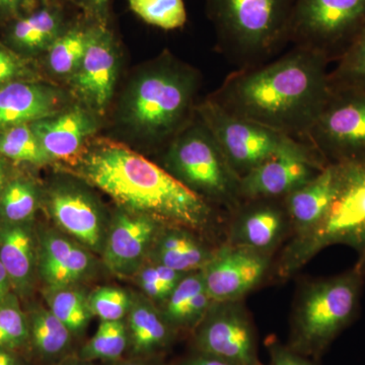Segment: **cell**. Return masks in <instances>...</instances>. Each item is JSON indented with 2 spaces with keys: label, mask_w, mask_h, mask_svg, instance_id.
Returning a JSON list of instances; mask_svg holds the SVG:
<instances>
[{
  "label": "cell",
  "mask_w": 365,
  "mask_h": 365,
  "mask_svg": "<svg viewBox=\"0 0 365 365\" xmlns=\"http://www.w3.org/2000/svg\"><path fill=\"white\" fill-rule=\"evenodd\" d=\"M330 63L292 46L280 56L230 73L210 96L235 116L306 143L329 95Z\"/></svg>",
  "instance_id": "6da1fadb"
},
{
  "label": "cell",
  "mask_w": 365,
  "mask_h": 365,
  "mask_svg": "<svg viewBox=\"0 0 365 365\" xmlns=\"http://www.w3.org/2000/svg\"><path fill=\"white\" fill-rule=\"evenodd\" d=\"M76 174L129 212L200 235L222 228L220 209L123 144L102 141L91 146L78 158Z\"/></svg>",
  "instance_id": "7a4b0ae2"
},
{
  "label": "cell",
  "mask_w": 365,
  "mask_h": 365,
  "mask_svg": "<svg viewBox=\"0 0 365 365\" xmlns=\"http://www.w3.org/2000/svg\"><path fill=\"white\" fill-rule=\"evenodd\" d=\"M198 72L170 54L163 55L132 81L121 119L139 137L168 145L196 115Z\"/></svg>",
  "instance_id": "3957f363"
},
{
  "label": "cell",
  "mask_w": 365,
  "mask_h": 365,
  "mask_svg": "<svg viewBox=\"0 0 365 365\" xmlns=\"http://www.w3.org/2000/svg\"><path fill=\"white\" fill-rule=\"evenodd\" d=\"M294 0H206L217 48L237 69L265 63L289 44Z\"/></svg>",
  "instance_id": "277c9868"
},
{
  "label": "cell",
  "mask_w": 365,
  "mask_h": 365,
  "mask_svg": "<svg viewBox=\"0 0 365 365\" xmlns=\"http://www.w3.org/2000/svg\"><path fill=\"white\" fill-rule=\"evenodd\" d=\"M365 283V262L333 277L307 283L297 294L288 347L318 359L356 319Z\"/></svg>",
  "instance_id": "5b68a950"
},
{
  "label": "cell",
  "mask_w": 365,
  "mask_h": 365,
  "mask_svg": "<svg viewBox=\"0 0 365 365\" xmlns=\"http://www.w3.org/2000/svg\"><path fill=\"white\" fill-rule=\"evenodd\" d=\"M339 165L337 188L328 210L314 227L290 237L276 265L277 276L287 279L322 250L344 245L365 262V163Z\"/></svg>",
  "instance_id": "8992f818"
},
{
  "label": "cell",
  "mask_w": 365,
  "mask_h": 365,
  "mask_svg": "<svg viewBox=\"0 0 365 365\" xmlns=\"http://www.w3.org/2000/svg\"><path fill=\"white\" fill-rule=\"evenodd\" d=\"M163 169L227 215L241 205V178L198 115L163 151Z\"/></svg>",
  "instance_id": "52a82bcc"
},
{
  "label": "cell",
  "mask_w": 365,
  "mask_h": 365,
  "mask_svg": "<svg viewBox=\"0 0 365 365\" xmlns=\"http://www.w3.org/2000/svg\"><path fill=\"white\" fill-rule=\"evenodd\" d=\"M365 26V0H294L289 44L334 63Z\"/></svg>",
  "instance_id": "ba28073f"
},
{
  "label": "cell",
  "mask_w": 365,
  "mask_h": 365,
  "mask_svg": "<svg viewBox=\"0 0 365 365\" xmlns=\"http://www.w3.org/2000/svg\"><path fill=\"white\" fill-rule=\"evenodd\" d=\"M196 113L240 178L276 155L304 143L263 125L235 116L210 98L197 106Z\"/></svg>",
  "instance_id": "9c48e42d"
},
{
  "label": "cell",
  "mask_w": 365,
  "mask_h": 365,
  "mask_svg": "<svg viewBox=\"0 0 365 365\" xmlns=\"http://www.w3.org/2000/svg\"><path fill=\"white\" fill-rule=\"evenodd\" d=\"M306 143L328 165L365 163V90L330 88Z\"/></svg>",
  "instance_id": "30bf717a"
},
{
  "label": "cell",
  "mask_w": 365,
  "mask_h": 365,
  "mask_svg": "<svg viewBox=\"0 0 365 365\" xmlns=\"http://www.w3.org/2000/svg\"><path fill=\"white\" fill-rule=\"evenodd\" d=\"M194 331L199 353L232 365H261L253 323L242 300L213 302Z\"/></svg>",
  "instance_id": "8fae6325"
},
{
  "label": "cell",
  "mask_w": 365,
  "mask_h": 365,
  "mask_svg": "<svg viewBox=\"0 0 365 365\" xmlns=\"http://www.w3.org/2000/svg\"><path fill=\"white\" fill-rule=\"evenodd\" d=\"M47 208L62 232L91 251L103 252L109 225L97 197L88 188L71 180L54 182Z\"/></svg>",
  "instance_id": "7c38bea8"
},
{
  "label": "cell",
  "mask_w": 365,
  "mask_h": 365,
  "mask_svg": "<svg viewBox=\"0 0 365 365\" xmlns=\"http://www.w3.org/2000/svg\"><path fill=\"white\" fill-rule=\"evenodd\" d=\"M272 255L222 242L202 269L213 302L242 300L259 287L270 270Z\"/></svg>",
  "instance_id": "4fadbf2b"
},
{
  "label": "cell",
  "mask_w": 365,
  "mask_h": 365,
  "mask_svg": "<svg viewBox=\"0 0 365 365\" xmlns=\"http://www.w3.org/2000/svg\"><path fill=\"white\" fill-rule=\"evenodd\" d=\"M327 165L312 146L302 143L241 178L242 199H283L314 179Z\"/></svg>",
  "instance_id": "5bb4252c"
},
{
  "label": "cell",
  "mask_w": 365,
  "mask_h": 365,
  "mask_svg": "<svg viewBox=\"0 0 365 365\" xmlns=\"http://www.w3.org/2000/svg\"><path fill=\"white\" fill-rule=\"evenodd\" d=\"M292 235L283 199H248L227 215L225 242L272 255Z\"/></svg>",
  "instance_id": "9a60e30c"
},
{
  "label": "cell",
  "mask_w": 365,
  "mask_h": 365,
  "mask_svg": "<svg viewBox=\"0 0 365 365\" xmlns=\"http://www.w3.org/2000/svg\"><path fill=\"white\" fill-rule=\"evenodd\" d=\"M163 225L150 216L120 208L108 227L103 249L105 265L117 275H135L148 260Z\"/></svg>",
  "instance_id": "2e32d148"
},
{
  "label": "cell",
  "mask_w": 365,
  "mask_h": 365,
  "mask_svg": "<svg viewBox=\"0 0 365 365\" xmlns=\"http://www.w3.org/2000/svg\"><path fill=\"white\" fill-rule=\"evenodd\" d=\"M118 50L106 25L88 28V45L78 71L71 76V85L93 109L104 111L109 105L118 74Z\"/></svg>",
  "instance_id": "e0dca14e"
},
{
  "label": "cell",
  "mask_w": 365,
  "mask_h": 365,
  "mask_svg": "<svg viewBox=\"0 0 365 365\" xmlns=\"http://www.w3.org/2000/svg\"><path fill=\"white\" fill-rule=\"evenodd\" d=\"M93 257L83 245L56 230L41 235L38 268L48 288L73 287L88 277Z\"/></svg>",
  "instance_id": "ac0fdd59"
},
{
  "label": "cell",
  "mask_w": 365,
  "mask_h": 365,
  "mask_svg": "<svg viewBox=\"0 0 365 365\" xmlns=\"http://www.w3.org/2000/svg\"><path fill=\"white\" fill-rule=\"evenodd\" d=\"M30 126L51 160L76 157L86 139L97 130L95 118L78 106L33 122Z\"/></svg>",
  "instance_id": "d6986e66"
},
{
  "label": "cell",
  "mask_w": 365,
  "mask_h": 365,
  "mask_svg": "<svg viewBox=\"0 0 365 365\" xmlns=\"http://www.w3.org/2000/svg\"><path fill=\"white\" fill-rule=\"evenodd\" d=\"M61 93L40 83H11L0 88V129L31 124L60 112Z\"/></svg>",
  "instance_id": "ffe728a7"
},
{
  "label": "cell",
  "mask_w": 365,
  "mask_h": 365,
  "mask_svg": "<svg viewBox=\"0 0 365 365\" xmlns=\"http://www.w3.org/2000/svg\"><path fill=\"white\" fill-rule=\"evenodd\" d=\"M217 247L209 246L200 235L188 228L163 225L148 260L179 272H195L205 267Z\"/></svg>",
  "instance_id": "44dd1931"
},
{
  "label": "cell",
  "mask_w": 365,
  "mask_h": 365,
  "mask_svg": "<svg viewBox=\"0 0 365 365\" xmlns=\"http://www.w3.org/2000/svg\"><path fill=\"white\" fill-rule=\"evenodd\" d=\"M338 174L339 165L329 163L314 179L283 198L292 222V237L314 227L325 215L335 195Z\"/></svg>",
  "instance_id": "7402d4cb"
},
{
  "label": "cell",
  "mask_w": 365,
  "mask_h": 365,
  "mask_svg": "<svg viewBox=\"0 0 365 365\" xmlns=\"http://www.w3.org/2000/svg\"><path fill=\"white\" fill-rule=\"evenodd\" d=\"M7 29L9 42L26 52L48 51L67 30L63 11L54 4H46L28 16L11 20Z\"/></svg>",
  "instance_id": "603a6c76"
},
{
  "label": "cell",
  "mask_w": 365,
  "mask_h": 365,
  "mask_svg": "<svg viewBox=\"0 0 365 365\" xmlns=\"http://www.w3.org/2000/svg\"><path fill=\"white\" fill-rule=\"evenodd\" d=\"M212 304L202 271L199 270L186 274L160 309L163 319L175 330H195Z\"/></svg>",
  "instance_id": "cb8c5ba5"
},
{
  "label": "cell",
  "mask_w": 365,
  "mask_h": 365,
  "mask_svg": "<svg viewBox=\"0 0 365 365\" xmlns=\"http://www.w3.org/2000/svg\"><path fill=\"white\" fill-rule=\"evenodd\" d=\"M0 260L11 287L25 294L32 285L37 258L32 232L24 223L0 225Z\"/></svg>",
  "instance_id": "d4e9b609"
},
{
  "label": "cell",
  "mask_w": 365,
  "mask_h": 365,
  "mask_svg": "<svg viewBox=\"0 0 365 365\" xmlns=\"http://www.w3.org/2000/svg\"><path fill=\"white\" fill-rule=\"evenodd\" d=\"M127 329L131 351L138 356L165 349L176 332L163 319L155 302L143 297L132 299Z\"/></svg>",
  "instance_id": "484cf974"
},
{
  "label": "cell",
  "mask_w": 365,
  "mask_h": 365,
  "mask_svg": "<svg viewBox=\"0 0 365 365\" xmlns=\"http://www.w3.org/2000/svg\"><path fill=\"white\" fill-rule=\"evenodd\" d=\"M29 321L30 339L35 349L46 359H55L66 351L71 332L49 309L38 307Z\"/></svg>",
  "instance_id": "4316f807"
},
{
  "label": "cell",
  "mask_w": 365,
  "mask_h": 365,
  "mask_svg": "<svg viewBox=\"0 0 365 365\" xmlns=\"http://www.w3.org/2000/svg\"><path fill=\"white\" fill-rule=\"evenodd\" d=\"M46 299L50 311L68 328L79 335L90 323L91 313L88 297L73 287L48 288Z\"/></svg>",
  "instance_id": "83f0119b"
},
{
  "label": "cell",
  "mask_w": 365,
  "mask_h": 365,
  "mask_svg": "<svg viewBox=\"0 0 365 365\" xmlns=\"http://www.w3.org/2000/svg\"><path fill=\"white\" fill-rule=\"evenodd\" d=\"M88 45V29L68 28L48 49V64L57 76H71L78 71Z\"/></svg>",
  "instance_id": "f1b7e54d"
},
{
  "label": "cell",
  "mask_w": 365,
  "mask_h": 365,
  "mask_svg": "<svg viewBox=\"0 0 365 365\" xmlns=\"http://www.w3.org/2000/svg\"><path fill=\"white\" fill-rule=\"evenodd\" d=\"M0 155L14 162L43 165L51 162L34 133L30 124L4 129L0 133Z\"/></svg>",
  "instance_id": "f546056e"
},
{
  "label": "cell",
  "mask_w": 365,
  "mask_h": 365,
  "mask_svg": "<svg viewBox=\"0 0 365 365\" xmlns=\"http://www.w3.org/2000/svg\"><path fill=\"white\" fill-rule=\"evenodd\" d=\"M129 344L128 329L123 322H101L97 332L81 351V359L115 360L121 357Z\"/></svg>",
  "instance_id": "4dcf8cb0"
},
{
  "label": "cell",
  "mask_w": 365,
  "mask_h": 365,
  "mask_svg": "<svg viewBox=\"0 0 365 365\" xmlns=\"http://www.w3.org/2000/svg\"><path fill=\"white\" fill-rule=\"evenodd\" d=\"M330 88L365 90V26L329 72Z\"/></svg>",
  "instance_id": "1f68e13d"
},
{
  "label": "cell",
  "mask_w": 365,
  "mask_h": 365,
  "mask_svg": "<svg viewBox=\"0 0 365 365\" xmlns=\"http://www.w3.org/2000/svg\"><path fill=\"white\" fill-rule=\"evenodd\" d=\"M38 203V192L32 182L14 180L0 194V217L4 222L25 223L35 215Z\"/></svg>",
  "instance_id": "d6a6232c"
},
{
  "label": "cell",
  "mask_w": 365,
  "mask_h": 365,
  "mask_svg": "<svg viewBox=\"0 0 365 365\" xmlns=\"http://www.w3.org/2000/svg\"><path fill=\"white\" fill-rule=\"evenodd\" d=\"M128 4L138 18L163 30H177L187 21L184 0H128Z\"/></svg>",
  "instance_id": "836d02e7"
},
{
  "label": "cell",
  "mask_w": 365,
  "mask_h": 365,
  "mask_svg": "<svg viewBox=\"0 0 365 365\" xmlns=\"http://www.w3.org/2000/svg\"><path fill=\"white\" fill-rule=\"evenodd\" d=\"M186 274L148 262L136 273L137 283L148 299L162 306Z\"/></svg>",
  "instance_id": "e575fe53"
},
{
  "label": "cell",
  "mask_w": 365,
  "mask_h": 365,
  "mask_svg": "<svg viewBox=\"0 0 365 365\" xmlns=\"http://www.w3.org/2000/svg\"><path fill=\"white\" fill-rule=\"evenodd\" d=\"M0 302V347L13 351L30 339L29 321L13 295Z\"/></svg>",
  "instance_id": "d590c367"
},
{
  "label": "cell",
  "mask_w": 365,
  "mask_h": 365,
  "mask_svg": "<svg viewBox=\"0 0 365 365\" xmlns=\"http://www.w3.org/2000/svg\"><path fill=\"white\" fill-rule=\"evenodd\" d=\"M131 302L130 297L117 287H98L88 297L91 313L104 322L123 319L130 309Z\"/></svg>",
  "instance_id": "8d00e7d4"
},
{
  "label": "cell",
  "mask_w": 365,
  "mask_h": 365,
  "mask_svg": "<svg viewBox=\"0 0 365 365\" xmlns=\"http://www.w3.org/2000/svg\"><path fill=\"white\" fill-rule=\"evenodd\" d=\"M26 73V66L13 52L0 45V86L13 83L14 79Z\"/></svg>",
  "instance_id": "74e56055"
},
{
  "label": "cell",
  "mask_w": 365,
  "mask_h": 365,
  "mask_svg": "<svg viewBox=\"0 0 365 365\" xmlns=\"http://www.w3.org/2000/svg\"><path fill=\"white\" fill-rule=\"evenodd\" d=\"M270 365H313L307 357L292 351L288 346L281 345L277 341L269 342Z\"/></svg>",
  "instance_id": "f35d334b"
},
{
  "label": "cell",
  "mask_w": 365,
  "mask_h": 365,
  "mask_svg": "<svg viewBox=\"0 0 365 365\" xmlns=\"http://www.w3.org/2000/svg\"><path fill=\"white\" fill-rule=\"evenodd\" d=\"M78 2L97 20L98 24L106 25L109 16L110 0H78Z\"/></svg>",
  "instance_id": "ab89813d"
},
{
  "label": "cell",
  "mask_w": 365,
  "mask_h": 365,
  "mask_svg": "<svg viewBox=\"0 0 365 365\" xmlns=\"http://www.w3.org/2000/svg\"><path fill=\"white\" fill-rule=\"evenodd\" d=\"M32 1L34 0H0V21L18 18L23 7Z\"/></svg>",
  "instance_id": "60d3db41"
},
{
  "label": "cell",
  "mask_w": 365,
  "mask_h": 365,
  "mask_svg": "<svg viewBox=\"0 0 365 365\" xmlns=\"http://www.w3.org/2000/svg\"><path fill=\"white\" fill-rule=\"evenodd\" d=\"M180 365H232L223 360L215 359V357L208 356V355L199 353L194 356L185 359Z\"/></svg>",
  "instance_id": "b9f144b4"
},
{
  "label": "cell",
  "mask_w": 365,
  "mask_h": 365,
  "mask_svg": "<svg viewBox=\"0 0 365 365\" xmlns=\"http://www.w3.org/2000/svg\"><path fill=\"white\" fill-rule=\"evenodd\" d=\"M11 282L9 279V273H7L4 263L0 260V299H4L9 295L11 290Z\"/></svg>",
  "instance_id": "7bdbcfd3"
},
{
  "label": "cell",
  "mask_w": 365,
  "mask_h": 365,
  "mask_svg": "<svg viewBox=\"0 0 365 365\" xmlns=\"http://www.w3.org/2000/svg\"><path fill=\"white\" fill-rule=\"evenodd\" d=\"M0 365H20V362L11 350L0 347Z\"/></svg>",
  "instance_id": "ee69618b"
},
{
  "label": "cell",
  "mask_w": 365,
  "mask_h": 365,
  "mask_svg": "<svg viewBox=\"0 0 365 365\" xmlns=\"http://www.w3.org/2000/svg\"><path fill=\"white\" fill-rule=\"evenodd\" d=\"M4 182H6V160L0 155V194L4 188Z\"/></svg>",
  "instance_id": "f6af8a7d"
},
{
  "label": "cell",
  "mask_w": 365,
  "mask_h": 365,
  "mask_svg": "<svg viewBox=\"0 0 365 365\" xmlns=\"http://www.w3.org/2000/svg\"><path fill=\"white\" fill-rule=\"evenodd\" d=\"M119 365H160L158 364H155V362H148V361H143V360H135V361H127L123 362V364H120Z\"/></svg>",
  "instance_id": "bcb514c9"
},
{
  "label": "cell",
  "mask_w": 365,
  "mask_h": 365,
  "mask_svg": "<svg viewBox=\"0 0 365 365\" xmlns=\"http://www.w3.org/2000/svg\"><path fill=\"white\" fill-rule=\"evenodd\" d=\"M62 365H88V364H78V362H71V364H62Z\"/></svg>",
  "instance_id": "7dc6e473"
},
{
  "label": "cell",
  "mask_w": 365,
  "mask_h": 365,
  "mask_svg": "<svg viewBox=\"0 0 365 365\" xmlns=\"http://www.w3.org/2000/svg\"><path fill=\"white\" fill-rule=\"evenodd\" d=\"M0 302H1V299H0Z\"/></svg>",
  "instance_id": "c3c4849f"
}]
</instances>
